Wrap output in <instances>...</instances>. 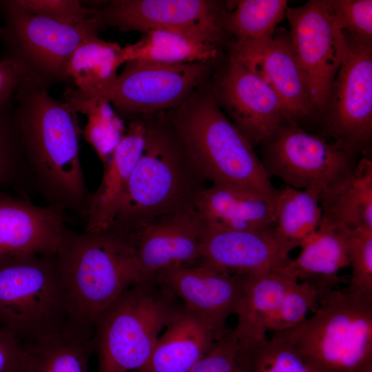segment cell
Segmentation results:
<instances>
[{"mask_svg": "<svg viewBox=\"0 0 372 372\" xmlns=\"http://www.w3.org/2000/svg\"><path fill=\"white\" fill-rule=\"evenodd\" d=\"M49 87L26 76L14 96V117L33 193L47 205L85 220L92 193L79 154L77 113Z\"/></svg>", "mask_w": 372, "mask_h": 372, "instance_id": "cell-1", "label": "cell"}, {"mask_svg": "<svg viewBox=\"0 0 372 372\" xmlns=\"http://www.w3.org/2000/svg\"><path fill=\"white\" fill-rule=\"evenodd\" d=\"M70 321L94 331L100 316L126 290L147 278L131 249L107 232L65 226L56 253Z\"/></svg>", "mask_w": 372, "mask_h": 372, "instance_id": "cell-2", "label": "cell"}, {"mask_svg": "<svg viewBox=\"0 0 372 372\" xmlns=\"http://www.w3.org/2000/svg\"><path fill=\"white\" fill-rule=\"evenodd\" d=\"M168 123L205 180L275 201L277 189L254 147L214 96L183 105Z\"/></svg>", "mask_w": 372, "mask_h": 372, "instance_id": "cell-3", "label": "cell"}, {"mask_svg": "<svg viewBox=\"0 0 372 372\" xmlns=\"http://www.w3.org/2000/svg\"><path fill=\"white\" fill-rule=\"evenodd\" d=\"M205 180L169 124L147 123L143 153L110 227L194 208Z\"/></svg>", "mask_w": 372, "mask_h": 372, "instance_id": "cell-4", "label": "cell"}, {"mask_svg": "<svg viewBox=\"0 0 372 372\" xmlns=\"http://www.w3.org/2000/svg\"><path fill=\"white\" fill-rule=\"evenodd\" d=\"M275 333L311 372H372V299L347 288L325 291L312 316Z\"/></svg>", "mask_w": 372, "mask_h": 372, "instance_id": "cell-5", "label": "cell"}, {"mask_svg": "<svg viewBox=\"0 0 372 372\" xmlns=\"http://www.w3.org/2000/svg\"><path fill=\"white\" fill-rule=\"evenodd\" d=\"M185 311L163 283L150 279L126 290L94 327L97 372H134L147 360L160 333Z\"/></svg>", "mask_w": 372, "mask_h": 372, "instance_id": "cell-6", "label": "cell"}, {"mask_svg": "<svg viewBox=\"0 0 372 372\" xmlns=\"http://www.w3.org/2000/svg\"><path fill=\"white\" fill-rule=\"evenodd\" d=\"M68 322L56 254L0 260V327L25 343Z\"/></svg>", "mask_w": 372, "mask_h": 372, "instance_id": "cell-7", "label": "cell"}, {"mask_svg": "<svg viewBox=\"0 0 372 372\" xmlns=\"http://www.w3.org/2000/svg\"><path fill=\"white\" fill-rule=\"evenodd\" d=\"M0 3L2 59L15 63L28 77L48 87L69 84L66 68L73 52L105 26L99 15L80 23H62L24 12L8 1Z\"/></svg>", "mask_w": 372, "mask_h": 372, "instance_id": "cell-8", "label": "cell"}, {"mask_svg": "<svg viewBox=\"0 0 372 372\" xmlns=\"http://www.w3.org/2000/svg\"><path fill=\"white\" fill-rule=\"evenodd\" d=\"M261 146L260 161L270 177L295 189L315 190L320 196L344 177L359 157L338 142L290 122Z\"/></svg>", "mask_w": 372, "mask_h": 372, "instance_id": "cell-9", "label": "cell"}, {"mask_svg": "<svg viewBox=\"0 0 372 372\" xmlns=\"http://www.w3.org/2000/svg\"><path fill=\"white\" fill-rule=\"evenodd\" d=\"M291 46L309 99L324 116L336 74L348 52L346 36L325 0L287 8Z\"/></svg>", "mask_w": 372, "mask_h": 372, "instance_id": "cell-10", "label": "cell"}, {"mask_svg": "<svg viewBox=\"0 0 372 372\" xmlns=\"http://www.w3.org/2000/svg\"><path fill=\"white\" fill-rule=\"evenodd\" d=\"M209 62H125L110 80L78 89L108 100L123 115L151 114L180 105L205 78Z\"/></svg>", "mask_w": 372, "mask_h": 372, "instance_id": "cell-11", "label": "cell"}, {"mask_svg": "<svg viewBox=\"0 0 372 372\" xmlns=\"http://www.w3.org/2000/svg\"><path fill=\"white\" fill-rule=\"evenodd\" d=\"M344 33L348 52L333 82L324 114L327 132L332 140L355 155L369 156L372 141V39Z\"/></svg>", "mask_w": 372, "mask_h": 372, "instance_id": "cell-12", "label": "cell"}, {"mask_svg": "<svg viewBox=\"0 0 372 372\" xmlns=\"http://www.w3.org/2000/svg\"><path fill=\"white\" fill-rule=\"evenodd\" d=\"M106 231L132 251L149 279L168 269L195 265L198 261L206 229L195 208L125 225Z\"/></svg>", "mask_w": 372, "mask_h": 372, "instance_id": "cell-13", "label": "cell"}, {"mask_svg": "<svg viewBox=\"0 0 372 372\" xmlns=\"http://www.w3.org/2000/svg\"><path fill=\"white\" fill-rule=\"evenodd\" d=\"M226 5L211 0H113L97 10L104 25L123 32L167 30L218 45L226 34Z\"/></svg>", "mask_w": 372, "mask_h": 372, "instance_id": "cell-14", "label": "cell"}, {"mask_svg": "<svg viewBox=\"0 0 372 372\" xmlns=\"http://www.w3.org/2000/svg\"><path fill=\"white\" fill-rule=\"evenodd\" d=\"M214 97L253 147L262 145L290 122L273 90L229 58L218 78Z\"/></svg>", "mask_w": 372, "mask_h": 372, "instance_id": "cell-15", "label": "cell"}, {"mask_svg": "<svg viewBox=\"0 0 372 372\" xmlns=\"http://www.w3.org/2000/svg\"><path fill=\"white\" fill-rule=\"evenodd\" d=\"M229 58L259 76L276 92L291 123L316 115L291 46L288 30L278 28L272 39L256 45L229 43Z\"/></svg>", "mask_w": 372, "mask_h": 372, "instance_id": "cell-16", "label": "cell"}, {"mask_svg": "<svg viewBox=\"0 0 372 372\" xmlns=\"http://www.w3.org/2000/svg\"><path fill=\"white\" fill-rule=\"evenodd\" d=\"M156 279L181 301L186 311L204 322L219 338L224 335L226 322L236 309L243 275L192 265L168 269Z\"/></svg>", "mask_w": 372, "mask_h": 372, "instance_id": "cell-17", "label": "cell"}, {"mask_svg": "<svg viewBox=\"0 0 372 372\" xmlns=\"http://www.w3.org/2000/svg\"><path fill=\"white\" fill-rule=\"evenodd\" d=\"M293 250L272 228L254 231L206 230L195 265L230 274H249L283 267Z\"/></svg>", "mask_w": 372, "mask_h": 372, "instance_id": "cell-18", "label": "cell"}, {"mask_svg": "<svg viewBox=\"0 0 372 372\" xmlns=\"http://www.w3.org/2000/svg\"><path fill=\"white\" fill-rule=\"evenodd\" d=\"M67 218L49 205L0 194V260L56 254Z\"/></svg>", "mask_w": 372, "mask_h": 372, "instance_id": "cell-19", "label": "cell"}, {"mask_svg": "<svg viewBox=\"0 0 372 372\" xmlns=\"http://www.w3.org/2000/svg\"><path fill=\"white\" fill-rule=\"evenodd\" d=\"M147 123L132 120L107 161L98 189L90 198L84 231L99 233L110 227L129 178L145 145Z\"/></svg>", "mask_w": 372, "mask_h": 372, "instance_id": "cell-20", "label": "cell"}, {"mask_svg": "<svg viewBox=\"0 0 372 372\" xmlns=\"http://www.w3.org/2000/svg\"><path fill=\"white\" fill-rule=\"evenodd\" d=\"M274 203L236 187L214 185L200 193L194 208L208 231H254L272 228Z\"/></svg>", "mask_w": 372, "mask_h": 372, "instance_id": "cell-21", "label": "cell"}, {"mask_svg": "<svg viewBox=\"0 0 372 372\" xmlns=\"http://www.w3.org/2000/svg\"><path fill=\"white\" fill-rule=\"evenodd\" d=\"M351 231L322 220L316 231L304 240L299 255L282 268L283 273L327 291L348 280L339 276L349 267L348 239Z\"/></svg>", "mask_w": 372, "mask_h": 372, "instance_id": "cell-22", "label": "cell"}, {"mask_svg": "<svg viewBox=\"0 0 372 372\" xmlns=\"http://www.w3.org/2000/svg\"><path fill=\"white\" fill-rule=\"evenodd\" d=\"M93 333L68 322L25 342L15 372H88L90 357L94 352Z\"/></svg>", "mask_w": 372, "mask_h": 372, "instance_id": "cell-23", "label": "cell"}, {"mask_svg": "<svg viewBox=\"0 0 372 372\" xmlns=\"http://www.w3.org/2000/svg\"><path fill=\"white\" fill-rule=\"evenodd\" d=\"M298 281L278 269L243 274L233 333L240 347L267 337V324L284 295Z\"/></svg>", "mask_w": 372, "mask_h": 372, "instance_id": "cell-24", "label": "cell"}, {"mask_svg": "<svg viewBox=\"0 0 372 372\" xmlns=\"http://www.w3.org/2000/svg\"><path fill=\"white\" fill-rule=\"evenodd\" d=\"M216 333L185 311L159 336L151 355L138 372H189L218 340Z\"/></svg>", "mask_w": 372, "mask_h": 372, "instance_id": "cell-25", "label": "cell"}, {"mask_svg": "<svg viewBox=\"0 0 372 372\" xmlns=\"http://www.w3.org/2000/svg\"><path fill=\"white\" fill-rule=\"evenodd\" d=\"M322 220L345 229H372V161L362 156L320 196Z\"/></svg>", "mask_w": 372, "mask_h": 372, "instance_id": "cell-26", "label": "cell"}, {"mask_svg": "<svg viewBox=\"0 0 372 372\" xmlns=\"http://www.w3.org/2000/svg\"><path fill=\"white\" fill-rule=\"evenodd\" d=\"M125 63L146 60L179 64L209 62L218 55V45L167 30L143 33L136 43L123 47Z\"/></svg>", "mask_w": 372, "mask_h": 372, "instance_id": "cell-27", "label": "cell"}, {"mask_svg": "<svg viewBox=\"0 0 372 372\" xmlns=\"http://www.w3.org/2000/svg\"><path fill=\"white\" fill-rule=\"evenodd\" d=\"M272 229L292 249L314 234L322 220L320 194L288 185L277 189Z\"/></svg>", "mask_w": 372, "mask_h": 372, "instance_id": "cell-28", "label": "cell"}, {"mask_svg": "<svg viewBox=\"0 0 372 372\" xmlns=\"http://www.w3.org/2000/svg\"><path fill=\"white\" fill-rule=\"evenodd\" d=\"M63 101L76 113L85 114L86 125L82 130L85 141L105 163L123 137L127 127L106 99L85 93L76 87L65 88Z\"/></svg>", "mask_w": 372, "mask_h": 372, "instance_id": "cell-29", "label": "cell"}, {"mask_svg": "<svg viewBox=\"0 0 372 372\" xmlns=\"http://www.w3.org/2000/svg\"><path fill=\"white\" fill-rule=\"evenodd\" d=\"M227 3L223 20L231 42L240 45L262 44L270 41L278 25L285 17L286 0H242Z\"/></svg>", "mask_w": 372, "mask_h": 372, "instance_id": "cell-30", "label": "cell"}, {"mask_svg": "<svg viewBox=\"0 0 372 372\" xmlns=\"http://www.w3.org/2000/svg\"><path fill=\"white\" fill-rule=\"evenodd\" d=\"M125 63L123 49L118 43L94 36L84 41L73 52L66 68V76L76 88L106 82L116 75Z\"/></svg>", "mask_w": 372, "mask_h": 372, "instance_id": "cell-31", "label": "cell"}, {"mask_svg": "<svg viewBox=\"0 0 372 372\" xmlns=\"http://www.w3.org/2000/svg\"><path fill=\"white\" fill-rule=\"evenodd\" d=\"M239 350L240 363L246 372H311L296 350L278 333L239 347Z\"/></svg>", "mask_w": 372, "mask_h": 372, "instance_id": "cell-32", "label": "cell"}, {"mask_svg": "<svg viewBox=\"0 0 372 372\" xmlns=\"http://www.w3.org/2000/svg\"><path fill=\"white\" fill-rule=\"evenodd\" d=\"M17 183L32 193L20 135L14 117V101L0 109V183Z\"/></svg>", "mask_w": 372, "mask_h": 372, "instance_id": "cell-33", "label": "cell"}, {"mask_svg": "<svg viewBox=\"0 0 372 372\" xmlns=\"http://www.w3.org/2000/svg\"><path fill=\"white\" fill-rule=\"evenodd\" d=\"M325 291L309 282H295L269 320L267 332L280 333L300 324L309 311L314 312Z\"/></svg>", "mask_w": 372, "mask_h": 372, "instance_id": "cell-34", "label": "cell"}, {"mask_svg": "<svg viewBox=\"0 0 372 372\" xmlns=\"http://www.w3.org/2000/svg\"><path fill=\"white\" fill-rule=\"evenodd\" d=\"M348 258L351 274L347 289L372 299V229H362L350 232Z\"/></svg>", "mask_w": 372, "mask_h": 372, "instance_id": "cell-35", "label": "cell"}, {"mask_svg": "<svg viewBox=\"0 0 372 372\" xmlns=\"http://www.w3.org/2000/svg\"><path fill=\"white\" fill-rule=\"evenodd\" d=\"M12 6L31 14L59 22L80 23L98 17L97 9L86 8L76 0H8Z\"/></svg>", "mask_w": 372, "mask_h": 372, "instance_id": "cell-36", "label": "cell"}, {"mask_svg": "<svg viewBox=\"0 0 372 372\" xmlns=\"http://www.w3.org/2000/svg\"><path fill=\"white\" fill-rule=\"evenodd\" d=\"M325 2L344 32L372 39L371 0H325Z\"/></svg>", "mask_w": 372, "mask_h": 372, "instance_id": "cell-37", "label": "cell"}, {"mask_svg": "<svg viewBox=\"0 0 372 372\" xmlns=\"http://www.w3.org/2000/svg\"><path fill=\"white\" fill-rule=\"evenodd\" d=\"M239 364L238 340L232 329H227L189 372H235Z\"/></svg>", "mask_w": 372, "mask_h": 372, "instance_id": "cell-38", "label": "cell"}, {"mask_svg": "<svg viewBox=\"0 0 372 372\" xmlns=\"http://www.w3.org/2000/svg\"><path fill=\"white\" fill-rule=\"evenodd\" d=\"M26 76L15 63L5 59L0 61V109L12 101L16 91Z\"/></svg>", "mask_w": 372, "mask_h": 372, "instance_id": "cell-39", "label": "cell"}, {"mask_svg": "<svg viewBox=\"0 0 372 372\" xmlns=\"http://www.w3.org/2000/svg\"><path fill=\"white\" fill-rule=\"evenodd\" d=\"M23 349V343L13 333L0 327V372H15Z\"/></svg>", "mask_w": 372, "mask_h": 372, "instance_id": "cell-40", "label": "cell"}, {"mask_svg": "<svg viewBox=\"0 0 372 372\" xmlns=\"http://www.w3.org/2000/svg\"><path fill=\"white\" fill-rule=\"evenodd\" d=\"M235 372H246V371L245 368L240 363L239 366H238Z\"/></svg>", "mask_w": 372, "mask_h": 372, "instance_id": "cell-41", "label": "cell"}, {"mask_svg": "<svg viewBox=\"0 0 372 372\" xmlns=\"http://www.w3.org/2000/svg\"><path fill=\"white\" fill-rule=\"evenodd\" d=\"M1 3H0V14H1ZM1 25L0 24V33H1Z\"/></svg>", "mask_w": 372, "mask_h": 372, "instance_id": "cell-42", "label": "cell"}, {"mask_svg": "<svg viewBox=\"0 0 372 372\" xmlns=\"http://www.w3.org/2000/svg\"><path fill=\"white\" fill-rule=\"evenodd\" d=\"M134 372H138V371H134Z\"/></svg>", "mask_w": 372, "mask_h": 372, "instance_id": "cell-43", "label": "cell"}]
</instances>
